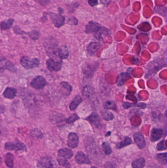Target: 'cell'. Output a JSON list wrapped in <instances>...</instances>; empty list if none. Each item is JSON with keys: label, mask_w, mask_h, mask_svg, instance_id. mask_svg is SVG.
I'll use <instances>...</instances> for the list:
<instances>
[{"label": "cell", "mask_w": 167, "mask_h": 168, "mask_svg": "<svg viewBox=\"0 0 167 168\" xmlns=\"http://www.w3.org/2000/svg\"><path fill=\"white\" fill-rule=\"evenodd\" d=\"M45 48L48 56H56L58 53V43L56 39L54 38L52 36L47 38L45 40Z\"/></svg>", "instance_id": "cell-1"}, {"label": "cell", "mask_w": 167, "mask_h": 168, "mask_svg": "<svg viewBox=\"0 0 167 168\" xmlns=\"http://www.w3.org/2000/svg\"><path fill=\"white\" fill-rule=\"evenodd\" d=\"M20 63L24 68L30 70L37 68L40 65V60L36 58H30L29 57L23 56L20 59Z\"/></svg>", "instance_id": "cell-2"}, {"label": "cell", "mask_w": 167, "mask_h": 168, "mask_svg": "<svg viewBox=\"0 0 167 168\" xmlns=\"http://www.w3.org/2000/svg\"><path fill=\"white\" fill-rule=\"evenodd\" d=\"M5 149L8 150L15 151H26V146L24 144L19 141L14 142H7L5 144Z\"/></svg>", "instance_id": "cell-3"}, {"label": "cell", "mask_w": 167, "mask_h": 168, "mask_svg": "<svg viewBox=\"0 0 167 168\" xmlns=\"http://www.w3.org/2000/svg\"><path fill=\"white\" fill-rule=\"evenodd\" d=\"M46 66L48 70L50 71H60L61 70L62 66V62L61 61H55L53 58L48 59L46 61Z\"/></svg>", "instance_id": "cell-4"}, {"label": "cell", "mask_w": 167, "mask_h": 168, "mask_svg": "<svg viewBox=\"0 0 167 168\" xmlns=\"http://www.w3.org/2000/svg\"><path fill=\"white\" fill-rule=\"evenodd\" d=\"M48 14L55 27L60 28L65 23V18L61 14L54 13H49Z\"/></svg>", "instance_id": "cell-5"}, {"label": "cell", "mask_w": 167, "mask_h": 168, "mask_svg": "<svg viewBox=\"0 0 167 168\" xmlns=\"http://www.w3.org/2000/svg\"><path fill=\"white\" fill-rule=\"evenodd\" d=\"M7 70L12 72H16L17 69L11 61L7 58L0 57V71Z\"/></svg>", "instance_id": "cell-6"}, {"label": "cell", "mask_w": 167, "mask_h": 168, "mask_svg": "<svg viewBox=\"0 0 167 168\" xmlns=\"http://www.w3.org/2000/svg\"><path fill=\"white\" fill-rule=\"evenodd\" d=\"M46 85V81L43 76L35 77L30 83V86L36 90H41L44 88Z\"/></svg>", "instance_id": "cell-7"}, {"label": "cell", "mask_w": 167, "mask_h": 168, "mask_svg": "<svg viewBox=\"0 0 167 168\" xmlns=\"http://www.w3.org/2000/svg\"><path fill=\"white\" fill-rule=\"evenodd\" d=\"M134 142L140 149H144L146 146V141L144 136L140 132H136L133 135Z\"/></svg>", "instance_id": "cell-8"}, {"label": "cell", "mask_w": 167, "mask_h": 168, "mask_svg": "<svg viewBox=\"0 0 167 168\" xmlns=\"http://www.w3.org/2000/svg\"><path fill=\"white\" fill-rule=\"evenodd\" d=\"M79 137L75 133L71 132L69 134L68 137V145L72 149H75L79 144Z\"/></svg>", "instance_id": "cell-9"}, {"label": "cell", "mask_w": 167, "mask_h": 168, "mask_svg": "<svg viewBox=\"0 0 167 168\" xmlns=\"http://www.w3.org/2000/svg\"><path fill=\"white\" fill-rule=\"evenodd\" d=\"M73 88L68 83L62 82L60 84V93L64 96H68L70 95Z\"/></svg>", "instance_id": "cell-10"}, {"label": "cell", "mask_w": 167, "mask_h": 168, "mask_svg": "<svg viewBox=\"0 0 167 168\" xmlns=\"http://www.w3.org/2000/svg\"><path fill=\"white\" fill-rule=\"evenodd\" d=\"M38 168H54L51 159L49 157H42L37 164Z\"/></svg>", "instance_id": "cell-11"}, {"label": "cell", "mask_w": 167, "mask_h": 168, "mask_svg": "<svg viewBox=\"0 0 167 168\" xmlns=\"http://www.w3.org/2000/svg\"><path fill=\"white\" fill-rule=\"evenodd\" d=\"M75 160L76 162L79 164H91V162L88 156L82 152H77L75 157Z\"/></svg>", "instance_id": "cell-12"}, {"label": "cell", "mask_w": 167, "mask_h": 168, "mask_svg": "<svg viewBox=\"0 0 167 168\" xmlns=\"http://www.w3.org/2000/svg\"><path fill=\"white\" fill-rule=\"evenodd\" d=\"M101 28V25L98 23L91 21L86 26L85 31L86 33H96Z\"/></svg>", "instance_id": "cell-13"}, {"label": "cell", "mask_w": 167, "mask_h": 168, "mask_svg": "<svg viewBox=\"0 0 167 168\" xmlns=\"http://www.w3.org/2000/svg\"><path fill=\"white\" fill-rule=\"evenodd\" d=\"M164 135V130L163 129L153 128L151 132V141L155 142L159 140Z\"/></svg>", "instance_id": "cell-14"}, {"label": "cell", "mask_w": 167, "mask_h": 168, "mask_svg": "<svg viewBox=\"0 0 167 168\" xmlns=\"http://www.w3.org/2000/svg\"><path fill=\"white\" fill-rule=\"evenodd\" d=\"M87 120L96 127L98 128L101 127V119L99 115L96 112H93L89 117H88Z\"/></svg>", "instance_id": "cell-15"}, {"label": "cell", "mask_w": 167, "mask_h": 168, "mask_svg": "<svg viewBox=\"0 0 167 168\" xmlns=\"http://www.w3.org/2000/svg\"><path fill=\"white\" fill-rule=\"evenodd\" d=\"M110 34V31L108 29L101 27V29L96 33H95V36L98 40H101L106 36H109Z\"/></svg>", "instance_id": "cell-16"}, {"label": "cell", "mask_w": 167, "mask_h": 168, "mask_svg": "<svg viewBox=\"0 0 167 168\" xmlns=\"http://www.w3.org/2000/svg\"><path fill=\"white\" fill-rule=\"evenodd\" d=\"M17 95V90L15 88L7 87L3 93V95L6 98L13 99Z\"/></svg>", "instance_id": "cell-17"}, {"label": "cell", "mask_w": 167, "mask_h": 168, "mask_svg": "<svg viewBox=\"0 0 167 168\" xmlns=\"http://www.w3.org/2000/svg\"><path fill=\"white\" fill-rule=\"evenodd\" d=\"M101 47V44L97 42H93L87 46V52L90 55L95 54Z\"/></svg>", "instance_id": "cell-18"}, {"label": "cell", "mask_w": 167, "mask_h": 168, "mask_svg": "<svg viewBox=\"0 0 167 168\" xmlns=\"http://www.w3.org/2000/svg\"><path fill=\"white\" fill-rule=\"evenodd\" d=\"M58 155L60 157L67 159L72 158V156H73L74 153L71 149L63 148L59 150L58 152Z\"/></svg>", "instance_id": "cell-19"}, {"label": "cell", "mask_w": 167, "mask_h": 168, "mask_svg": "<svg viewBox=\"0 0 167 168\" xmlns=\"http://www.w3.org/2000/svg\"><path fill=\"white\" fill-rule=\"evenodd\" d=\"M57 55L61 60H65L68 58L69 57V51L67 47L65 45H63L61 47L59 48Z\"/></svg>", "instance_id": "cell-20"}, {"label": "cell", "mask_w": 167, "mask_h": 168, "mask_svg": "<svg viewBox=\"0 0 167 168\" xmlns=\"http://www.w3.org/2000/svg\"><path fill=\"white\" fill-rule=\"evenodd\" d=\"M130 77L129 74L127 72H123L121 73L118 76L117 79V85L118 86H121L124 85V83L127 82V80Z\"/></svg>", "instance_id": "cell-21"}, {"label": "cell", "mask_w": 167, "mask_h": 168, "mask_svg": "<svg viewBox=\"0 0 167 168\" xmlns=\"http://www.w3.org/2000/svg\"><path fill=\"white\" fill-rule=\"evenodd\" d=\"M82 97L79 95H77L76 97L72 100V101L71 102L69 105V108L71 111H74L77 108V107L79 106V105L82 102Z\"/></svg>", "instance_id": "cell-22"}, {"label": "cell", "mask_w": 167, "mask_h": 168, "mask_svg": "<svg viewBox=\"0 0 167 168\" xmlns=\"http://www.w3.org/2000/svg\"><path fill=\"white\" fill-rule=\"evenodd\" d=\"M6 165L9 168H14V155L10 153H7L4 156Z\"/></svg>", "instance_id": "cell-23"}, {"label": "cell", "mask_w": 167, "mask_h": 168, "mask_svg": "<svg viewBox=\"0 0 167 168\" xmlns=\"http://www.w3.org/2000/svg\"><path fill=\"white\" fill-rule=\"evenodd\" d=\"M14 23L13 19H10L7 21H4L1 22L0 24V28L3 31H6L10 29L13 27V24Z\"/></svg>", "instance_id": "cell-24"}, {"label": "cell", "mask_w": 167, "mask_h": 168, "mask_svg": "<svg viewBox=\"0 0 167 168\" xmlns=\"http://www.w3.org/2000/svg\"><path fill=\"white\" fill-rule=\"evenodd\" d=\"M145 159L143 157L136 159L132 163V166L133 168H143L145 167Z\"/></svg>", "instance_id": "cell-25"}, {"label": "cell", "mask_w": 167, "mask_h": 168, "mask_svg": "<svg viewBox=\"0 0 167 168\" xmlns=\"http://www.w3.org/2000/svg\"><path fill=\"white\" fill-rule=\"evenodd\" d=\"M132 143L131 138L127 137L124 138V140L122 142H120L116 145V147L117 149H122L123 147H125L126 146H129V144H131Z\"/></svg>", "instance_id": "cell-26"}, {"label": "cell", "mask_w": 167, "mask_h": 168, "mask_svg": "<svg viewBox=\"0 0 167 168\" xmlns=\"http://www.w3.org/2000/svg\"><path fill=\"white\" fill-rule=\"evenodd\" d=\"M95 67H97V64H93V65L92 64L87 65V67H85V68H84V73L88 76L92 75L93 73H94L95 70H91V68Z\"/></svg>", "instance_id": "cell-27"}, {"label": "cell", "mask_w": 167, "mask_h": 168, "mask_svg": "<svg viewBox=\"0 0 167 168\" xmlns=\"http://www.w3.org/2000/svg\"><path fill=\"white\" fill-rule=\"evenodd\" d=\"M27 35L31 39L33 40H38L40 36V33L37 30H32L29 32L27 33Z\"/></svg>", "instance_id": "cell-28"}, {"label": "cell", "mask_w": 167, "mask_h": 168, "mask_svg": "<svg viewBox=\"0 0 167 168\" xmlns=\"http://www.w3.org/2000/svg\"><path fill=\"white\" fill-rule=\"evenodd\" d=\"M167 153H160L157 154V158L158 161H159L160 163L162 164H166L167 163Z\"/></svg>", "instance_id": "cell-29"}, {"label": "cell", "mask_w": 167, "mask_h": 168, "mask_svg": "<svg viewBox=\"0 0 167 168\" xmlns=\"http://www.w3.org/2000/svg\"><path fill=\"white\" fill-rule=\"evenodd\" d=\"M104 107L106 109H109V110L111 109V110H116L117 108L116 104L113 101H106L104 104Z\"/></svg>", "instance_id": "cell-30"}, {"label": "cell", "mask_w": 167, "mask_h": 168, "mask_svg": "<svg viewBox=\"0 0 167 168\" xmlns=\"http://www.w3.org/2000/svg\"><path fill=\"white\" fill-rule=\"evenodd\" d=\"M102 150L106 155H109L112 153V149L107 143H106V142L103 143L102 144Z\"/></svg>", "instance_id": "cell-31"}, {"label": "cell", "mask_w": 167, "mask_h": 168, "mask_svg": "<svg viewBox=\"0 0 167 168\" xmlns=\"http://www.w3.org/2000/svg\"><path fill=\"white\" fill-rule=\"evenodd\" d=\"M102 117L105 121H111L113 119L114 115L111 112L106 111L102 112Z\"/></svg>", "instance_id": "cell-32"}, {"label": "cell", "mask_w": 167, "mask_h": 168, "mask_svg": "<svg viewBox=\"0 0 167 168\" xmlns=\"http://www.w3.org/2000/svg\"><path fill=\"white\" fill-rule=\"evenodd\" d=\"M57 162L60 165L62 166L63 167L66 168H70L71 165L66 159L60 158L57 159Z\"/></svg>", "instance_id": "cell-33"}, {"label": "cell", "mask_w": 167, "mask_h": 168, "mask_svg": "<svg viewBox=\"0 0 167 168\" xmlns=\"http://www.w3.org/2000/svg\"><path fill=\"white\" fill-rule=\"evenodd\" d=\"M79 119V117L77 116L76 114H72V115H70L66 120L67 123L69 124H72L75 122V121Z\"/></svg>", "instance_id": "cell-34"}, {"label": "cell", "mask_w": 167, "mask_h": 168, "mask_svg": "<svg viewBox=\"0 0 167 168\" xmlns=\"http://www.w3.org/2000/svg\"><path fill=\"white\" fill-rule=\"evenodd\" d=\"M13 31L17 35H27V33L25 32L24 31H22V30L20 29L19 27L16 26L14 27L13 28Z\"/></svg>", "instance_id": "cell-35"}, {"label": "cell", "mask_w": 167, "mask_h": 168, "mask_svg": "<svg viewBox=\"0 0 167 168\" xmlns=\"http://www.w3.org/2000/svg\"><path fill=\"white\" fill-rule=\"evenodd\" d=\"M157 149L158 151H162V150L166 149V147L165 145L164 140H163L158 144L157 146Z\"/></svg>", "instance_id": "cell-36"}, {"label": "cell", "mask_w": 167, "mask_h": 168, "mask_svg": "<svg viewBox=\"0 0 167 168\" xmlns=\"http://www.w3.org/2000/svg\"><path fill=\"white\" fill-rule=\"evenodd\" d=\"M67 23L71 25H76L77 24V20L75 17H72L68 19Z\"/></svg>", "instance_id": "cell-37"}, {"label": "cell", "mask_w": 167, "mask_h": 168, "mask_svg": "<svg viewBox=\"0 0 167 168\" xmlns=\"http://www.w3.org/2000/svg\"><path fill=\"white\" fill-rule=\"evenodd\" d=\"M88 3L91 7H95L97 6L98 3V0H88Z\"/></svg>", "instance_id": "cell-38"}, {"label": "cell", "mask_w": 167, "mask_h": 168, "mask_svg": "<svg viewBox=\"0 0 167 168\" xmlns=\"http://www.w3.org/2000/svg\"><path fill=\"white\" fill-rule=\"evenodd\" d=\"M92 91L91 90V88H89V87L87 88L86 87L85 88H84L83 93H84V95H85L86 96H88L89 95L92 93Z\"/></svg>", "instance_id": "cell-39"}, {"label": "cell", "mask_w": 167, "mask_h": 168, "mask_svg": "<svg viewBox=\"0 0 167 168\" xmlns=\"http://www.w3.org/2000/svg\"><path fill=\"white\" fill-rule=\"evenodd\" d=\"M39 3L42 6H45L48 4L49 0H38Z\"/></svg>", "instance_id": "cell-40"}, {"label": "cell", "mask_w": 167, "mask_h": 168, "mask_svg": "<svg viewBox=\"0 0 167 168\" xmlns=\"http://www.w3.org/2000/svg\"><path fill=\"white\" fill-rule=\"evenodd\" d=\"M100 1L102 4H104L105 6H107L109 4L111 1V0H100Z\"/></svg>", "instance_id": "cell-41"}, {"label": "cell", "mask_w": 167, "mask_h": 168, "mask_svg": "<svg viewBox=\"0 0 167 168\" xmlns=\"http://www.w3.org/2000/svg\"><path fill=\"white\" fill-rule=\"evenodd\" d=\"M4 110H5V107L0 104V115L3 114L4 112Z\"/></svg>", "instance_id": "cell-42"}, {"label": "cell", "mask_w": 167, "mask_h": 168, "mask_svg": "<svg viewBox=\"0 0 167 168\" xmlns=\"http://www.w3.org/2000/svg\"><path fill=\"white\" fill-rule=\"evenodd\" d=\"M1 161H2V160H1V157H0V164H1Z\"/></svg>", "instance_id": "cell-43"}, {"label": "cell", "mask_w": 167, "mask_h": 168, "mask_svg": "<svg viewBox=\"0 0 167 168\" xmlns=\"http://www.w3.org/2000/svg\"><path fill=\"white\" fill-rule=\"evenodd\" d=\"M91 168H96V167H91Z\"/></svg>", "instance_id": "cell-44"}]
</instances>
